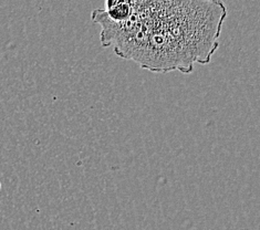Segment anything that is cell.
I'll return each instance as SVG.
<instances>
[{"instance_id": "1", "label": "cell", "mask_w": 260, "mask_h": 230, "mask_svg": "<svg viewBox=\"0 0 260 230\" xmlns=\"http://www.w3.org/2000/svg\"><path fill=\"white\" fill-rule=\"evenodd\" d=\"M125 21L111 22L92 12L102 47L155 73H191L208 64L219 47L227 7L221 0H131Z\"/></svg>"}, {"instance_id": "2", "label": "cell", "mask_w": 260, "mask_h": 230, "mask_svg": "<svg viewBox=\"0 0 260 230\" xmlns=\"http://www.w3.org/2000/svg\"><path fill=\"white\" fill-rule=\"evenodd\" d=\"M0 190H2V182H0Z\"/></svg>"}]
</instances>
